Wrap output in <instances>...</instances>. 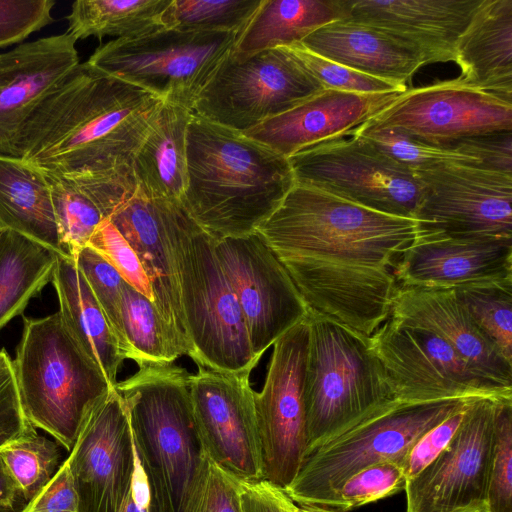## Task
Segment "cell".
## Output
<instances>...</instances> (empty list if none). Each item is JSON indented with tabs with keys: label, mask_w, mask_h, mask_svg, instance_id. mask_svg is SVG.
<instances>
[{
	"label": "cell",
	"mask_w": 512,
	"mask_h": 512,
	"mask_svg": "<svg viewBox=\"0 0 512 512\" xmlns=\"http://www.w3.org/2000/svg\"><path fill=\"white\" fill-rule=\"evenodd\" d=\"M256 232L309 307L349 319L392 300L394 268L418 237V226L415 219L295 183Z\"/></svg>",
	"instance_id": "6da1fadb"
},
{
	"label": "cell",
	"mask_w": 512,
	"mask_h": 512,
	"mask_svg": "<svg viewBox=\"0 0 512 512\" xmlns=\"http://www.w3.org/2000/svg\"><path fill=\"white\" fill-rule=\"evenodd\" d=\"M163 101L79 63L36 106L3 155L82 190L132 174Z\"/></svg>",
	"instance_id": "7a4b0ae2"
},
{
	"label": "cell",
	"mask_w": 512,
	"mask_h": 512,
	"mask_svg": "<svg viewBox=\"0 0 512 512\" xmlns=\"http://www.w3.org/2000/svg\"><path fill=\"white\" fill-rule=\"evenodd\" d=\"M294 185L288 158L192 113L181 201L215 240L255 232Z\"/></svg>",
	"instance_id": "3957f363"
},
{
	"label": "cell",
	"mask_w": 512,
	"mask_h": 512,
	"mask_svg": "<svg viewBox=\"0 0 512 512\" xmlns=\"http://www.w3.org/2000/svg\"><path fill=\"white\" fill-rule=\"evenodd\" d=\"M189 375L174 364L143 366L115 385L152 512H187L208 463L194 419Z\"/></svg>",
	"instance_id": "277c9868"
},
{
	"label": "cell",
	"mask_w": 512,
	"mask_h": 512,
	"mask_svg": "<svg viewBox=\"0 0 512 512\" xmlns=\"http://www.w3.org/2000/svg\"><path fill=\"white\" fill-rule=\"evenodd\" d=\"M158 203L177 272L188 356L212 370L252 372L260 359L218 261L215 239L191 218L181 199L158 198Z\"/></svg>",
	"instance_id": "5b68a950"
},
{
	"label": "cell",
	"mask_w": 512,
	"mask_h": 512,
	"mask_svg": "<svg viewBox=\"0 0 512 512\" xmlns=\"http://www.w3.org/2000/svg\"><path fill=\"white\" fill-rule=\"evenodd\" d=\"M23 322L13 365L24 414L71 451L90 413L114 387L81 350L59 312Z\"/></svg>",
	"instance_id": "8992f818"
},
{
	"label": "cell",
	"mask_w": 512,
	"mask_h": 512,
	"mask_svg": "<svg viewBox=\"0 0 512 512\" xmlns=\"http://www.w3.org/2000/svg\"><path fill=\"white\" fill-rule=\"evenodd\" d=\"M471 399L395 398L310 448L284 492L300 506L320 507L347 478L369 465L393 461L403 467L413 445Z\"/></svg>",
	"instance_id": "52a82bcc"
},
{
	"label": "cell",
	"mask_w": 512,
	"mask_h": 512,
	"mask_svg": "<svg viewBox=\"0 0 512 512\" xmlns=\"http://www.w3.org/2000/svg\"><path fill=\"white\" fill-rule=\"evenodd\" d=\"M306 320L309 337L304 405L308 451L398 397L370 337L310 308Z\"/></svg>",
	"instance_id": "ba28073f"
},
{
	"label": "cell",
	"mask_w": 512,
	"mask_h": 512,
	"mask_svg": "<svg viewBox=\"0 0 512 512\" xmlns=\"http://www.w3.org/2000/svg\"><path fill=\"white\" fill-rule=\"evenodd\" d=\"M239 36L163 28L109 41L97 47L87 62L163 102L192 110L203 88L234 51Z\"/></svg>",
	"instance_id": "9c48e42d"
},
{
	"label": "cell",
	"mask_w": 512,
	"mask_h": 512,
	"mask_svg": "<svg viewBox=\"0 0 512 512\" xmlns=\"http://www.w3.org/2000/svg\"><path fill=\"white\" fill-rule=\"evenodd\" d=\"M323 89L282 47L244 55L233 51L203 88L192 112L244 133Z\"/></svg>",
	"instance_id": "30bf717a"
},
{
	"label": "cell",
	"mask_w": 512,
	"mask_h": 512,
	"mask_svg": "<svg viewBox=\"0 0 512 512\" xmlns=\"http://www.w3.org/2000/svg\"><path fill=\"white\" fill-rule=\"evenodd\" d=\"M288 161L296 184L415 219L421 199L415 172L360 136L350 134L305 148Z\"/></svg>",
	"instance_id": "8fae6325"
},
{
	"label": "cell",
	"mask_w": 512,
	"mask_h": 512,
	"mask_svg": "<svg viewBox=\"0 0 512 512\" xmlns=\"http://www.w3.org/2000/svg\"><path fill=\"white\" fill-rule=\"evenodd\" d=\"M306 318L279 337L263 388L254 394L263 481L285 490L298 474L308 442L304 378Z\"/></svg>",
	"instance_id": "7c38bea8"
},
{
	"label": "cell",
	"mask_w": 512,
	"mask_h": 512,
	"mask_svg": "<svg viewBox=\"0 0 512 512\" xmlns=\"http://www.w3.org/2000/svg\"><path fill=\"white\" fill-rule=\"evenodd\" d=\"M370 340L401 400L512 398V388L479 373L450 345L424 328L388 318Z\"/></svg>",
	"instance_id": "4fadbf2b"
},
{
	"label": "cell",
	"mask_w": 512,
	"mask_h": 512,
	"mask_svg": "<svg viewBox=\"0 0 512 512\" xmlns=\"http://www.w3.org/2000/svg\"><path fill=\"white\" fill-rule=\"evenodd\" d=\"M414 172L418 236L512 239V175L465 164Z\"/></svg>",
	"instance_id": "5bb4252c"
},
{
	"label": "cell",
	"mask_w": 512,
	"mask_h": 512,
	"mask_svg": "<svg viewBox=\"0 0 512 512\" xmlns=\"http://www.w3.org/2000/svg\"><path fill=\"white\" fill-rule=\"evenodd\" d=\"M361 125L448 147L463 138L512 131V101L453 79L410 87Z\"/></svg>",
	"instance_id": "9a60e30c"
},
{
	"label": "cell",
	"mask_w": 512,
	"mask_h": 512,
	"mask_svg": "<svg viewBox=\"0 0 512 512\" xmlns=\"http://www.w3.org/2000/svg\"><path fill=\"white\" fill-rule=\"evenodd\" d=\"M218 261L241 308L253 354L303 321L308 306L279 258L255 231L215 240Z\"/></svg>",
	"instance_id": "2e32d148"
},
{
	"label": "cell",
	"mask_w": 512,
	"mask_h": 512,
	"mask_svg": "<svg viewBox=\"0 0 512 512\" xmlns=\"http://www.w3.org/2000/svg\"><path fill=\"white\" fill-rule=\"evenodd\" d=\"M197 367L189 375V390L207 458L241 483L263 481L251 372Z\"/></svg>",
	"instance_id": "e0dca14e"
},
{
	"label": "cell",
	"mask_w": 512,
	"mask_h": 512,
	"mask_svg": "<svg viewBox=\"0 0 512 512\" xmlns=\"http://www.w3.org/2000/svg\"><path fill=\"white\" fill-rule=\"evenodd\" d=\"M510 399L471 400L448 445L406 482V512H455L485 504L497 413Z\"/></svg>",
	"instance_id": "ac0fdd59"
},
{
	"label": "cell",
	"mask_w": 512,
	"mask_h": 512,
	"mask_svg": "<svg viewBox=\"0 0 512 512\" xmlns=\"http://www.w3.org/2000/svg\"><path fill=\"white\" fill-rule=\"evenodd\" d=\"M66 461L77 512H119L137 458L127 411L115 387L90 413Z\"/></svg>",
	"instance_id": "d6986e66"
},
{
	"label": "cell",
	"mask_w": 512,
	"mask_h": 512,
	"mask_svg": "<svg viewBox=\"0 0 512 512\" xmlns=\"http://www.w3.org/2000/svg\"><path fill=\"white\" fill-rule=\"evenodd\" d=\"M480 0H345L344 19L411 48L424 65L455 62V48Z\"/></svg>",
	"instance_id": "ffe728a7"
},
{
	"label": "cell",
	"mask_w": 512,
	"mask_h": 512,
	"mask_svg": "<svg viewBox=\"0 0 512 512\" xmlns=\"http://www.w3.org/2000/svg\"><path fill=\"white\" fill-rule=\"evenodd\" d=\"M401 93L323 89L244 134L288 158L305 148L348 136Z\"/></svg>",
	"instance_id": "44dd1931"
},
{
	"label": "cell",
	"mask_w": 512,
	"mask_h": 512,
	"mask_svg": "<svg viewBox=\"0 0 512 512\" xmlns=\"http://www.w3.org/2000/svg\"><path fill=\"white\" fill-rule=\"evenodd\" d=\"M394 276L399 286L456 288L512 277V239L418 236Z\"/></svg>",
	"instance_id": "7402d4cb"
},
{
	"label": "cell",
	"mask_w": 512,
	"mask_h": 512,
	"mask_svg": "<svg viewBox=\"0 0 512 512\" xmlns=\"http://www.w3.org/2000/svg\"><path fill=\"white\" fill-rule=\"evenodd\" d=\"M389 318L432 332L479 373L512 388V362L478 327L453 288L398 285Z\"/></svg>",
	"instance_id": "603a6c76"
},
{
	"label": "cell",
	"mask_w": 512,
	"mask_h": 512,
	"mask_svg": "<svg viewBox=\"0 0 512 512\" xmlns=\"http://www.w3.org/2000/svg\"><path fill=\"white\" fill-rule=\"evenodd\" d=\"M79 63L76 40L67 32L0 53V154L36 106Z\"/></svg>",
	"instance_id": "cb8c5ba5"
},
{
	"label": "cell",
	"mask_w": 512,
	"mask_h": 512,
	"mask_svg": "<svg viewBox=\"0 0 512 512\" xmlns=\"http://www.w3.org/2000/svg\"><path fill=\"white\" fill-rule=\"evenodd\" d=\"M109 220L138 256L149 279L157 311L173 333L183 355H189L191 347L177 272L158 198H148L136 191Z\"/></svg>",
	"instance_id": "d4e9b609"
},
{
	"label": "cell",
	"mask_w": 512,
	"mask_h": 512,
	"mask_svg": "<svg viewBox=\"0 0 512 512\" xmlns=\"http://www.w3.org/2000/svg\"><path fill=\"white\" fill-rule=\"evenodd\" d=\"M467 87L512 101V0H480L455 48Z\"/></svg>",
	"instance_id": "484cf974"
},
{
	"label": "cell",
	"mask_w": 512,
	"mask_h": 512,
	"mask_svg": "<svg viewBox=\"0 0 512 512\" xmlns=\"http://www.w3.org/2000/svg\"><path fill=\"white\" fill-rule=\"evenodd\" d=\"M300 43L351 69L404 86L424 66L411 48L373 27L348 19L326 24Z\"/></svg>",
	"instance_id": "4316f807"
},
{
	"label": "cell",
	"mask_w": 512,
	"mask_h": 512,
	"mask_svg": "<svg viewBox=\"0 0 512 512\" xmlns=\"http://www.w3.org/2000/svg\"><path fill=\"white\" fill-rule=\"evenodd\" d=\"M51 282L59 300L58 312L69 333L115 387L124 358L103 310L73 258L57 257Z\"/></svg>",
	"instance_id": "83f0119b"
},
{
	"label": "cell",
	"mask_w": 512,
	"mask_h": 512,
	"mask_svg": "<svg viewBox=\"0 0 512 512\" xmlns=\"http://www.w3.org/2000/svg\"><path fill=\"white\" fill-rule=\"evenodd\" d=\"M192 110L163 102L132 163L137 192L181 199L186 187V133Z\"/></svg>",
	"instance_id": "f1b7e54d"
},
{
	"label": "cell",
	"mask_w": 512,
	"mask_h": 512,
	"mask_svg": "<svg viewBox=\"0 0 512 512\" xmlns=\"http://www.w3.org/2000/svg\"><path fill=\"white\" fill-rule=\"evenodd\" d=\"M0 227L39 243L58 256L72 258L60 240L46 176L20 159L2 154Z\"/></svg>",
	"instance_id": "f546056e"
},
{
	"label": "cell",
	"mask_w": 512,
	"mask_h": 512,
	"mask_svg": "<svg viewBox=\"0 0 512 512\" xmlns=\"http://www.w3.org/2000/svg\"><path fill=\"white\" fill-rule=\"evenodd\" d=\"M346 16L345 0H263L240 34L234 52L251 54L300 43Z\"/></svg>",
	"instance_id": "4dcf8cb0"
},
{
	"label": "cell",
	"mask_w": 512,
	"mask_h": 512,
	"mask_svg": "<svg viewBox=\"0 0 512 512\" xmlns=\"http://www.w3.org/2000/svg\"><path fill=\"white\" fill-rule=\"evenodd\" d=\"M58 255L16 232L0 236V330L52 281Z\"/></svg>",
	"instance_id": "1f68e13d"
},
{
	"label": "cell",
	"mask_w": 512,
	"mask_h": 512,
	"mask_svg": "<svg viewBox=\"0 0 512 512\" xmlns=\"http://www.w3.org/2000/svg\"><path fill=\"white\" fill-rule=\"evenodd\" d=\"M172 0H78L67 15V33L76 41L105 36L136 38L165 28Z\"/></svg>",
	"instance_id": "d6a6232c"
},
{
	"label": "cell",
	"mask_w": 512,
	"mask_h": 512,
	"mask_svg": "<svg viewBox=\"0 0 512 512\" xmlns=\"http://www.w3.org/2000/svg\"><path fill=\"white\" fill-rule=\"evenodd\" d=\"M121 321L127 343V359L140 367L167 365L183 355L173 333L154 303L124 281Z\"/></svg>",
	"instance_id": "836d02e7"
},
{
	"label": "cell",
	"mask_w": 512,
	"mask_h": 512,
	"mask_svg": "<svg viewBox=\"0 0 512 512\" xmlns=\"http://www.w3.org/2000/svg\"><path fill=\"white\" fill-rule=\"evenodd\" d=\"M453 289L478 327L512 362V277Z\"/></svg>",
	"instance_id": "e575fe53"
},
{
	"label": "cell",
	"mask_w": 512,
	"mask_h": 512,
	"mask_svg": "<svg viewBox=\"0 0 512 512\" xmlns=\"http://www.w3.org/2000/svg\"><path fill=\"white\" fill-rule=\"evenodd\" d=\"M263 0H172L166 29L241 34Z\"/></svg>",
	"instance_id": "d590c367"
},
{
	"label": "cell",
	"mask_w": 512,
	"mask_h": 512,
	"mask_svg": "<svg viewBox=\"0 0 512 512\" xmlns=\"http://www.w3.org/2000/svg\"><path fill=\"white\" fill-rule=\"evenodd\" d=\"M57 443L38 434L36 428L31 427L0 450L5 465L27 503L40 493L61 466V452Z\"/></svg>",
	"instance_id": "8d00e7d4"
},
{
	"label": "cell",
	"mask_w": 512,
	"mask_h": 512,
	"mask_svg": "<svg viewBox=\"0 0 512 512\" xmlns=\"http://www.w3.org/2000/svg\"><path fill=\"white\" fill-rule=\"evenodd\" d=\"M59 236L72 254L88 245L100 223L107 219L98 205L84 192L64 181L47 177Z\"/></svg>",
	"instance_id": "74e56055"
},
{
	"label": "cell",
	"mask_w": 512,
	"mask_h": 512,
	"mask_svg": "<svg viewBox=\"0 0 512 512\" xmlns=\"http://www.w3.org/2000/svg\"><path fill=\"white\" fill-rule=\"evenodd\" d=\"M351 134L369 141L376 148L413 171L445 164L479 167L477 159L451 147L426 144L391 129L358 126Z\"/></svg>",
	"instance_id": "f35d334b"
},
{
	"label": "cell",
	"mask_w": 512,
	"mask_h": 512,
	"mask_svg": "<svg viewBox=\"0 0 512 512\" xmlns=\"http://www.w3.org/2000/svg\"><path fill=\"white\" fill-rule=\"evenodd\" d=\"M407 479L403 467L393 461L369 465L351 475L320 507L349 512L403 491Z\"/></svg>",
	"instance_id": "ab89813d"
},
{
	"label": "cell",
	"mask_w": 512,
	"mask_h": 512,
	"mask_svg": "<svg viewBox=\"0 0 512 512\" xmlns=\"http://www.w3.org/2000/svg\"><path fill=\"white\" fill-rule=\"evenodd\" d=\"M324 89L361 94L404 92L407 86L370 76L322 57L295 43L282 47Z\"/></svg>",
	"instance_id": "60d3db41"
},
{
	"label": "cell",
	"mask_w": 512,
	"mask_h": 512,
	"mask_svg": "<svg viewBox=\"0 0 512 512\" xmlns=\"http://www.w3.org/2000/svg\"><path fill=\"white\" fill-rule=\"evenodd\" d=\"M72 258L103 310L116 337L124 360L127 343L121 321V297L124 279L101 255L89 246L76 250Z\"/></svg>",
	"instance_id": "b9f144b4"
},
{
	"label": "cell",
	"mask_w": 512,
	"mask_h": 512,
	"mask_svg": "<svg viewBox=\"0 0 512 512\" xmlns=\"http://www.w3.org/2000/svg\"><path fill=\"white\" fill-rule=\"evenodd\" d=\"M485 504L490 512H512V399L498 409Z\"/></svg>",
	"instance_id": "7bdbcfd3"
},
{
	"label": "cell",
	"mask_w": 512,
	"mask_h": 512,
	"mask_svg": "<svg viewBox=\"0 0 512 512\" xmlns=\"http://www.w3.org/2000/svg\"><path fill=\"white\" fill-rule=\"evenodd\" d=\"M87 246L116 269L125 282L153 302L152 288L138 256L109 219L100 223Z\"/></svg>",
	"instance_id": "ee69618b"
},
{
	"label": "cell",
	"mask_w": 512,
	"mask_h": 512,
	"mask_svg": "<svg viewBox=\"0 0 512 512\" xmlns=\"http://www.w3.org/2000/svg\"><path fill=\"white\" fill-rule=\"evenodd\" d=\"M54 0H0V48L21 43L54 22Z\"/></svg>",
	"instance_id": "f6af8a7d"
},
{
	"label": "cell",
	"mask_w": 512,
	"mask_h": 512,
	"mask_svg": "<svg viewBox=\"0 0 512 512\" xmlns=\"http://www.w3.org/2000/svg\"><path fill=\"white\" fill-rule=\"evenodd\" d=\"M187 512H243L240 482L208 459Z\"/></svg>",
	"instance_id": "bcb514c9"
},
{
	"label": "cell",
	"mask_w": 512,
	"mask_h": 512,
	"mask_svg": "<svg viewBox=\"0 0 512 512\" xmlns=\"http://www.w3.org/2000/svg\"><path fill=\"white\" fill-rule=\"evenodd\" d=\"M31 427L19 397L13 360L0 350V450L21 437Z\"/></svg>",
	"instance_id": "7dc6e473"
},
{
	"label": "cell",
	"mask_w": 512,
	"mask_h": 512,
	"mask_svg": "<svg viewBox=\"0 0 512 512\" xmlns=\"http://www.w3.org/2000/svg\"><path fill=\"white\" fill-rule=\"evenodd\" d=\"M448 147L474 157L482 169L512 175V131L475 135Z\"/></svg>",
	"instance_id": "c3c4849f"
},
{
	"label": "cell",
	"mask_w": 512,
	"mask_h": 512,
	"mask_svg": "<svg viewBox=\"0 0 512 512\" xmlns=\"http://www.w3.org/2000/svg\"><path fill=\"white\" fill-rule=\"evenodd\" d=\"M471 400L441 423L426 432L413 445L406 456L403 465L407 481L419 474L448 445L458 430Z\"/></svg>",
	"instance_id": "681fc988"
},
{
	"label": "cell",
	"mask_w": 512,
	"mask_h": 512,
	"mask_svg": "<svg viewBox=\"0 0 512 512\" xmlns=\"http://www.w3.org/2000/svg\"><path fill=\"white\" fill-rule=\"evenodd\" d=\"M20 512H77V495L66 460L50 482Z\"/></svg>",
	"instance_id": "f907efd6"
},
{
	"label": "cell",
	"mask_w": 512,
	"mask_h": 512,
	"mask_svg": "<svg viewBox=\"0 0 512 512\" xmlns=\"http://www.w3.org/2000/svg\"><path fill=\"white\" fill-rule=\"evenodd\" d=\"M243 512H298V505L281 490L266 481L241 483Z\"/></svg>",
	"instance_id": "816d5d0a"
},
{
	"label": "cell",
	"mask_w": 512,
	"mask_h": 512,
	"mask_svg": "<svg viewBox=\"0 0 512 512\" xmlns=\"http://www.w3.org/2000/svg\"><path fill=\"white\" fill-rule=\"evenodd\" d=\"M119 512H152L148 484L138 462L129 493Z\"/></svg>",
	"instance_id": "f5cc1de1"
},
{
	"label": "cell",
	"mask_w": 512,
	"mask_h": 512,
	"mask_svg": "<svg viewBox=\"0 0 512 512\" xmlns=\"http://www.w3.org/2000/svg\"><path fill=\"white\" fill-rule=\"evenodd\" d=\"M19 496V488L0 454V512H15Z\"/></svg>",
	"instance_id": "db71d44e"
},
{
	"label": "cell",
	"mask_w": 512,
	"mask_h": 512,
	"mask_svg": "<svg viewBox=\"0 0 512 512\" xmlns=\"http://www.w3.org/2000/svg\"><path fill=\"white\" fill-rule=\"evenodd\" d=\"M298 512H344L318 506H298Z\"/></svg>",
	"instance_id": "11a10c76"
},
{
	"label": "cell",
	"mask_w": 512,
	"mask_h": 512,
	"mask_svg": "<svg viewBox=\"0 0 512 512\" xmlns=\"http://www.w3.org/2000/svg\"><path fill=\"white\" fill-rule=\"evenodd\" d=\"M455 512H490V511L488 510L486 504H482V505L468 507V508L458 510Z\"/></svg>",
	"instance_id": "9f6ffc18"
},
{
	"label": "cell",
	"mask_w": 512,
	"mask_h": 512,
	"mask_svg": "<svg viewBox=\"0 0 512 512\" xmlns=\"http://www.w3.org/2000/svg\"><path fill=\"white\" fill-rule=\"evenodd\" d=\"M3 231H4V229L2 227H0V236H1Z\"/></svg>",
	"instance_id": "6f0895ef"
}]
</instances>
